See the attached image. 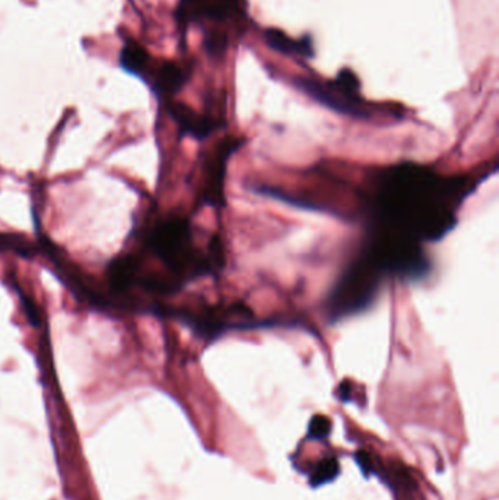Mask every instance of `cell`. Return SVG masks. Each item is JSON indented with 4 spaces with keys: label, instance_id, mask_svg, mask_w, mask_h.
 Segmentation results:
<instances>
[{
    "label": "cell",
    "instance_id": "12",
    "mask_svg": "<svg viewBox=\"0 0 499 500\" xmlns=\"http://www.w3.org/2000/svg\"><path fill=\"white\" fill-rule=\"evenodd\" d=\"M0 252H13L21 258L31 259L39 254V246L24 236L0 233Z\"/></svg>",
    "mask_w": 499,
    "mask_h": 500
},
{
    "label": "cell",
    "instance_id": "9",
    "mask_svg": "<svg viewBox=\"0 0 499 500\" xmlns=\"http://www.w3.org/2000/svg\"><path fill=\"white\" fill-rule=\"evenodd\" d=\"M264 40L268 47L281 55L293 56V57H300V59H312L315 56L314 40L311 36L293 39V37L286 36L277 28H268L264 31Z\"/></svg>",
    "mask_w": 499,
    "mask_h": 500
},
{
    "label": "cell",
    "instance_id": "10",
    "mask_svg": "<svg viewBox=\"0 0 499 500\" xmlns=\"http://www.w3.org/2000/svg\"><path fill=\"white\" fill-rule=\"evenodd\" d=\"M140 258L133 254L113 259L108 268V284L117 294H124L138 281Z\"/></svg>",
    "mask_w": 499,
    "mask_h": 500
},
{
    "label": "cell",
    "instance_id": "11",
    "mask_svg": "<svg viewBox=\"0 0 499 500\" xmlns=\"http://www.w3.org/2000/svg\"><path fill=\"white\" fill-rule=\"evenodd\" d=\"M152 57L147 48L133 39H128L120 48L119 65L125 72L131 75L144 78L148 69L151 66Z\"/></svg>",
    "mask_w": 499,
    "mask_h": 500
},
{
    "label": "cell",
    "instance_id": "6",
    "mask_svg": "<svg viewBox=\"0 0 499 500\" xmlns=\"http://www.w3.org/2000/svg\"><path fill=\"white\" fill-rule=\"evenodd\" d=\"M242 147V139L228 138L219 145L216 152L207 164V179H205L204 191H202V203L212 207L224 205V176L228 161L239 148Z\"/></svg>",
    "mask_w": 499,
    "mask_h": 500
},
{
    "label": "cell",
    "instance_id": "7",
    "mask_svg": "<svg viewBox=\"0 0 499 500\" xmlns=\"http://www.w3.org/2000/svg\"><path fill=\"white\" fill-rule=\"evenodd\" d=\"M189 71L172 60H152L142 81L160 99H172L188 81Z\"/></svg>",
    "mask_w": 499,
    "mask_h": 500
},
{
    "label": "cell",
    "instance_id": "5",
    "mask_svg": "<svg viewBox=\"0 0 499 500\" xmlns=\"http://www.w3.org/2000/svg\"><path fill=\"white\" fill-rule=\"evenodd\" d=\"M293 83L316 103L340 115L356 119H371L374 115L372 104L360 94V81L352 69H341L332 81L297 76Z\"/></svg>",
    "mask_w": 499,
    "mask_h": 500
},
{
    "label": "cell",
    "instance_id": "2",
    "mask_svg": "<svg viewBox=\"0 0 499 500\" xmlns=\"http://www.w3.org/2000/svg\"><path fill=\"white\" fill-rule=\"evenodd\" d=\"M147 245L168 270V275L185 282L200 275L216 272L223 266V247L219 238L208 243L207 254L196 249L191 224L182 217H170L159 222L148 235Z\"/></svg>",
    "mask_w": 499,
    "mask_h": 500
},
{
    "label": "cell",
    "instance_id": "1",
    "mask_svg": "<svg viewBox=\"0 0 499 500\" xmlns=\"http://www.w3.org/2000/svg\"><path fill=\"white\" fill-rule=\"evenodd\" d=\"M482 179L445 177L413 163L385 168L374 182L367 233L420 246L438 242L454 230L457 211Z\"/></svg>",
    "mask_w": 499,
    "mask_h": 500
},
{
    "label": "cell",
    "instance_id": "13",
    "mask_svg": "<svg viewBox=\"0 0 499 500\" xmlns=\"http://www.w3.org/2000/svg\"><path fill=\"white\" fill-rule=\"evenodd\" d=\"M18 294H20L21 303H22L25 316L29 319L30 323L34 326L40 325L41 315L36 303L32 302L31 298L27 294H24V291L20 290V289H18Z\"/></svg>",
    "mask_w": 499,
    "mask_h": 500
},
{
    "label": "cell",
    "instance_id": "8",
    "mask_svg": "<svg viewBox=\"0 0 499 500\" xmlns=\"http://www.w3.org/2000/svg\"><path fill=\"white\" fill-rule=\"evenodd\" d=\"M168 115L176 122L182 135H189L192 138L204 139L211 135L212 132L219 127V122L210 116L200 115L194 108H188L186 104L177 103L173 99H168Z\"/></svg>",
    "mask_w": 499,
    "mask_h": 500
},
{
    "label": "cell",
    "instance_id": "14",
    "mask_svg": "<svg viewBox=\"0 0 499 500\" xmlns=\"http://www.w3.org/2000/svg\"><path fill=\"white\" fill-rule=\"evenodd\" d=\"M311 430L314 436L318 433V436L323 437L327 435L328 430H330V423H328L327 418L316 417L315 420H312Z\"/></svg>",
    "mask_w": 499,
    "mask_h": 500
},
{
    "label": "cell",
    "instance_id": "3",
    "mask_svg": "<svg viewBox=\"0 0 499 500\" xmlns=\"http://www.w3.org/2000/svg\"><path fill=\"white\" fill-rule=\"evenodd\" d=\"M246 15V0H179L177 25L184 34L192 24L207 25L204 46L211 56H220L228 46V25H240Z\"/></svg>",
    "mask_w": 499,
    "mask_h": 500
},
{
    "label": "cell",
    "instance_id": "4",
    "mask_svg": "<svg viewBox=\"0 0 499 500\" xmlns=\"http://www.w3.org/2000/svg\"><path fill=\"white\" fill-rule=\"evenodd\" d=\"M385 275L372 265L364 254L348 266L328 296L327 312L331 321L360 314L371 307L380 293Z\"/></svg>",
    "mask_w": 499,
    "mask_h": 500
}]
</instances>
